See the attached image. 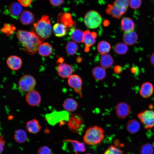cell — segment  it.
Returning a JSON list of instances; mask_svg holds the SVG:
<instances>
[{
    "instance_id": "cell-1",
    "label": "cell",
    "mask_w": 154,
    "mask_h": 154,
    "mask_svg": "<svg viewBox=\"0 0 154 154\" xmlns=\"http://www.w3.org/2000/svg\"><path fill=\"white\" fill-rule=\"evenodd\" d=\"M16 36L25 47L26 51L30 55L35 54L40 45L43 43V38L34 32L19 30Z\"/></svg>"
},
{
    "instance_id": "cell-2",
    "label": "cell",
    "mask_w": 154,
    "mask_h": 154,
    "mask_svg": "<svg viewBox=\"0 0 154 154\" xmlns=\"http://www.w3.org/2000/svg\"><path fill=\"white\" fill-rule=\"evenodd\" d=\"M103 129L97 125L88 127L85 131L83 137L84 143L88 145H94L100 143L105 137Z\"/></svg>"
},
{
    "instance_id": "cell-3",
    "label": "cell",
    "mask_w": 154,
    "mask_h": 154,
    "mask_svg": "<svg viewBox=\"0 0 154 154\" xmlns=\"http://www.w3.org/2000/svg\"><path fill=\"white\" fill-rule=\"evenodd\" d=\"M34 28L37 34L42 38L47 39L52 34V26L49 17L43 15L41 18L34 23Z\"/></svg>"
},
{
    "instance_id": "cell-4",
    "label": "cell",
    "mask_w": 154,
    "mask_h": 154,
    "mask_svg": "<svg viewBox=\"0 0 154 154\" xmlns=\"http://www.w3.org/2000/svg\"><path fill=\"white\" fill-rule=\"evenodd\" d=\"M84 21V24L87 27L94 29L98 28L101 25L102 19L100 14L97 11L91 10L86 13Z\"/></svg>"
},
{
    "instance_id": "cell-5",
    "label": "cell",
    "mask_w": 154,
    "mask_h": 154,
    "mask_svg": "<svg viewBox=\"0 0 154 154\" xmlns=\"http://www.w3.org/2000/svg\"><path fill=\"white\" fill-rule=\"evenodd\" d=\"M67 121L68 127L71 131L76 133H80L82 131L84 127V121L81 115L71 114Z\"/></svg>"
},
{
    "instance_id": "cell-6",
    "label": "cell",
    "mask_w": 154,
    "mask_h": 154,
    "mask_svg": "<svg viewBox=\"0 0 154 154\" xmlns=\"http://www.w3.org/2000/svg\"><path fill=\"white\" fill-rule=\"evenodd\" d=\"M138 118L147 129H150L154 126V110H146L139 113Z\"/></svg>"
},
{
    "instance_id": "cell-7",
    "label": "cell",
    "mask_w": 154,
    "mask_h": 154,
    "mask_svg": "<svg viewBox=\"0 0 154 154\" xmlns=\"http://www.w3.org/2000/svg\"><path fill=\"white\" fill-rule=\"evenodd\" d=\"M36 84L35 78L32 76L28 74L22 76L18 82L19 86L21 90L26 92L33 90Z\"/></svg>"
},
{
    "instance_id": "cell-8",
    "label": "cell",
    "mask_w": 154,
    "mask_h": 154,
    "mask_svg": "<svg viewBox=\"0 0 154 154\" xmlns=\"http://www.w3.org/2000/svg\"><path fill=\"white\" fill-rule=\"evenodd\" d=\"M131 110L130 106L125 102H121L116 105L115 112L117 116L119 118L124 119L129 114Z\"/></svg>"
},
{
    "instance_id": "cell-9",
    "label": "cell",
    "mask_w": 154,
    "mask_h": 154,
    "mask_svg": "<svg viewBox=\"0 0 154 154\" xmlns=\"http://www.w3.org/2000/svg\"><path fill=\"white\" fill-rule=\"evenodd\" d=\"M67 82L69 86L73 89L75 92L77 93L81 92L82 82L81 78L79 76L72 74L68 78Z\"/></svg>"
},
{
    "instance_id": "cell-10",
    "label": "cell",
    "mask_w": 154,
    "mask_h": 154,
    "mask_svg": "<svg viewBox=\"0 0 154 154\" xmlns=\"http://www.w3.org/2000/svg\"><path fill=\"white\" fill-rule=\"evenodd\" d=\"M25 100L30 106H35L40 104L41 101V97L38 91L33 90L26 94Z\"/></svg>"
},
{
    "instance_id": "cell-11",
    "label": "cell",
    "mask_w": 154,
    "mask_h": 154,
    "mask_svg": "<svg viewBox=\"0 0 154 154\" xmlns=\"http://www.w3.org/2000/svg\"><path fill=\"white\" fill-rule=\"evenodd\" d=\"M97 36L96 33L94 32H91L87 30L84 32L83 42L85 44L84 50L86 52L89 51L90 47L95 43Z\"/></svg>"
},
{
    "instance_id": "cell-12",
    "label": "cell",
    "mask_w": 154,
    "mask_h": 154,
    "mask_svg": "<svg viewBox=\"0 0 154 154\" xmlns=\"http://www.w3.org/2000/svg\"><path fill=\"white\" fill-rule=\"evenodd\" d=\"M56 70L58 75L62 78H68L73 72L72 67L65 63L59 64L56 67Z\"/></svg>"
},
{
    "instance_id": "cell-13",
    "label": "cell",
    "mask_w": 154,
    "mask_h": 154,
    "mask_svg": "<svg viewBox=\"0 0 154 154\" xmlns=\"http://www.w3.org/2000/svg\"><path fill=\"white\" fill-rule=\"evenodd\" d=\"M154 90L153 84L150 82H146L141 85L139 93L142 97L147 98L150 97L153 95Z\"/></svg>"
},
{
    "instance_id": "cell-14",
    "label": "cell",
    "mask_w": 154,
    "mask_h": 154,
    "mask_svg": "<svg viewBox=\"0 0 154 154\" xmlns=\"http://www.w3.org/2000/svg\"><path fill=\"white\" fill-rule=\"evenodd\" d=\"M7 64L11 69L17 70L20 68L22 64V60L19 57L15 55L9 56L7 59Z\"/></svg>"
},
{
    "instance_id": "cell-15",
    "label": "cell",
    "mask_w": 154,
    "mask_h": 154,
    "mask_svg": "<svg viewBox=\"0 0 154 154\" xmlns=\"http://www.w3.org/2000/svg\"><path fill=\"white\" fill-rule=\"evenodd\" d=\"M8 11L9 15L12 17L17 19L21 14L22 8L21 5L19 3L14 2L9 5Z\"/></svg>"
},
{
    "instance_id": "cell-16",
    "label": "cell",
    "mask_w": 154,
    "mask_h": 154,
    "mask_svg": "<svg viewBox=\"0 0 154 154\" xmlns=\"http://www.w3.org/2000/svg\"><path fill=\"white\" fill-rule=\"evenodd\" d=\"M106 12L108 15L117 19H120L124 13L113 4H108Z\"/></svg>"
},
{
    "instance_id": "cell-17",
    "label": "cell",
    "mask_w": 154,
    "mask_h": 154,
    "mask_svg": "<svg viewBox=\"0 0 154 154\" xmlns=\"http://www.w3.org/2000/svg\"><path fill=\"white\" fill-rule=\"evenodd\" d=\"M138 38L137 33L134 31L125 32L123 37L125 43L129 45L135 44L137 42Z\"/></svg>"
},
{
    "instance_id": "cell-18",
    "label": "cell",
    "mask_w": 154,
    "mask_h": 154,
    "mask_svg": "<svg viewBox=\"0 0 154 154\" xmlns=\"http://www.w3.org/2000/svg\"><path fill=\"white\" fill-rule=\"evenodd\" d=\"M62 106L66 111L72 112L77 109L78 104L74 99L70 98H67L64 100L62 104Z\"/></svg>"
},
{
    "instance_id": "cell-19",
    "label": "cell",
    "mask_w": 154,
    "mask_h": 154,
    "mask_svg": "<svg viewBox=\"0 0 154 154\" xmlns=\"http://www.w3.org/2000/svg\"><path fill=\"white\" fill-rule=\"evenodd\" d=\"M63 112H54L47 114L46 116V119L50 125H55L58 122L63 120L62 116L63 115Z\"/></svg>"
},
{
    "instance_id": "cell-20",
    "label": "cell",
    "mask_w": 154,
    "mask_h": 154,
    "mask_svg": "<svg viewBox=\"0 0 154 154\" xmlns=\"http://www.w3.org/2000/svg\"><path fill=\"white\" fill-rule=\"evenodd\" d=\"M27 130L33 134H36L41 129V126L37 119H33L27 121L26 124Z\"/></svg>"
},
{
    "instance_id": "cell-21",
    "label": "cell",
    "mask_w": 154,
    "mask_h": 154,
    "mask_svg": "<svg viewBox=\"0 0 154 154\" xmlns=\"http://www.w3.org/2000/svg\"><path fill=\"white\" fill-rule=\"evenodd\" d=\"M121 26L122 30L125 32L133 31L135 24L133 20L129 17H125L121 19Z\"/></svg>"
},
{
    "instance_id": "cell-22",
    "label": "cell",
    "mask_w": 154,
    "mask_h": 154,
    "mask_svg": "<svg viewBox=\"0 0 154 154\" xmlns=\"http://www.w3.org/2000/svg\"><path fill=\"white\" fill-rule=\"evenodd\" d=\"M21 22L23 25H28L33 23L34 21V14L31 11H24L20 17Z\"/></svg>"
},
{
    "instance_id": "cell-23",
    "label": "cell",
    "mask_w": 154,
    "mask_h": 154,
    "mask_svg": "<svg viewBox=\"0 0 154 154\" xmlns=\"http://www.w3.org/2000/svg\"><path fill=\"white\" fill-rule=\"evenodd\" d=\"M58 23L64 24L67 28L70 27L74 24V22L72 21L71 15L69 13H61L58 17Z\"/></svg>"
},
{
    "instance_id": "cell-24",
    "label": "cell",
    "mask_w": 154,
    "mask_h": 154,
    "mask_svg": "<svg viewBox=\"0 0 154 154\" xmlns=\"http://www.w3.org/2000/svg\"><path fill=\"white\" fill-rule=\"evenodd\" d=\"M53 31L55 35L57 37H61L65 36L67 33V27L63 24L58 23L54 25Z\"/></svg>"
},
{
    "instance_id": "cell-25",
    "label": "cell",
    "mask_w": 154,
    "mask_h": 154,
    "mask_svg": "<svg viewBox=\"0 0 154 154\" xmlns=\"http://www.w3.org/2000/svg\"><path fill=\"white\" fill-rule=\"evenodd\" d=\"M100 63L102 67L107 68L110 67L113 64L114 60L109 54H102L100 59Z\"/></svg>"
},
{
    "instance_id": "cell-26",
    "label": "cell",
    "mask_w": 154,
    "mask_h": 154,
    "mask_svg": "<svg viewBox=\"0 0 154 154\" xmlns=\"http://www.w3.org/2000/svg\"><path fill=\"white\" fill-rule=\"evenodd\" d=\"M140 125L139 122L135 119L129 120L127 122L126 128L127 131L132 134L135 133L139 130Z\"/></svg>"
},
{
    "instance_id": "cell-27",
    "label": "cell",
    "mask_w": 154,
    "mask_h": 154,
    "mask_svg": "<svg viewBox=\"0 0 154 154\" xmlns=\"http://www.w3.org/2000/svg\"><path fill=\"white\" fill-rule=\"evenodd\" d=\"M92 75L96 80L100 81L104 79L106 76V72L104 68L102 66H97L93 69Z\"/></svg>"
},
{
    "instance_id": "cell-28",
    "label": "cell",
    "mask_w": 154,
    "mask_h": 154,
    "mask_svg": "<svg viewBox=\"0 0 154 154\" xmlns=\"http://www.w3.org/2000/svg\"><path fill=\"white\" fill-rule=\"evenodd\" d=\"M52 46L48 43L45 42L41 44L38 50L39 54L44 56H47L50 54L52 51Z\"/></svg>"
},
{
    "instance_id": "cell-29",
    "label": "cell",
    "mask_w": 154,
    "mask_h": 154,
    "mask_svg": "<svg viewBox=\"0 0 154 154\" xmlns=\"http://www.w3.org/2000/svg\"><path fill=\"white\" fill-rule=\"evenodd\" d=\"M70 35L72 39L74 42L78 43L83 42L84 32L80 29H73L70 32Z\"/></svg>"
},
{
    "instance_id": "cell-30",
    "label": "cell",
    "mask_w": 154,
    "mask_h": 154,
    "mask_svg": "<svg viewBox=\"0 0 154 154\" xmlns=\"http://www.w3.org/2000/svg\"><path fill=\"white\" fill-rule=\"evenodd\" d=\"M14 138L17 142L23 143L27 140V135L25 131L22 129H19L15 131Z\"/></svg>"
},
{
    "instance_id": "cell-31",
    "label": "cell",
    "mask_w": 154,
    "mask_h": 154,
    "mask_svg": "<svg viewBox=\"0 0 154 154\" xmlns=\"http://www.w3.org/2000/svg\"><path fill=\"white\" fill-rule=\"evenodd\" d=\"M99 52L101 54H107L111 49L110 44L105 41H102L99 42L97 46Z\"/></svg>"
},
{
    "instance_id": "cell-32",
    "label": "cell",
    "mask_w": 154,
    "mask_h": 154,
    "mask_svg": "<svg viewBox=\"0 0 154 154\" xmlns=\"http://www.w3.org/2000/svg\"><path fill=\"white\" fill-rule=\"evenodd\" d=\"M113 4L120 9L125 13L129 5V0H115Z\"/></svg>"
},
{
    "instance_id": "cell-33",
    "label": "cell",
    "mask_w": 154,
    "mask_h": 154,
    "mask_svg": "<svg viewBox=\"0 0 154 154\" xmlns=\"http://www.w3.org/2000/svg\"><path fill=\"white\" fill-rule=\"evenodd\" d=\"M128 50V47L126 44L123 43H118L114 47L115 52L118 54H125L127 53Z\"/></svg>"
},
{
    "instance_id": "cell-34",
    "label": "cell",
    "mask_w": 154,
    "mask_h": 154,
    "mask_svg": "<svg viewBox=\"0 0 154 154\" xmlns=\"http://www.w3.org/2000/svg\"><path fill=\"white\" fill-rule=\"evenodd\" d=\"M78 47L77 44L74 42L70 41L68 42L66 46L67 53L69 55L74 54L77 51Z\"/></svg>"
},
{
    "instance_id": "cell-35",
    "label": "cell",
    "mask_w": 154,
    "mask_h": 154,
    "mask_svg": "<svg viewBox=\"0 0 154 154\" xmlns=\"http://www.w3.org/2000/svg\"><path fill=\"white\" fill-rule=\"evenodd\" d=\"M154 150L152 145L149 143L142 145L140 148L141 154H153Z\"/></svg>"
},
{
    "instance_id": "cell-36",
    "label": "cell",
    "mask_w": 154,
    "mask_h": 154,
    "mask_svg": "<svg viewBox=\"0 0 154 154\" xmlns=\"http://www.w3.org/2000/svg\"><path fill=\"white\" fill-rule=\"evenodd\" d=\"M104 154H123V152L114 146L110 145L105 151Z\"/></svg>"
},
{
    "instance_id": "cell-37",
    "label": "cell",
    "mask_w": 154,
    "mask_h": 154,
    "mask_svg": "<svg viewBox=\"0 0 154 154\" xmlns=\"http://www.w3.org/2000/svg\"><path fill=\"white\" fill-rule=\"evenodd\" d=\"M141 4V0H129V5L130 7L134 9L139 8Z\"/></svg>"
},
{
    "instance_id": "cell-38",
    "label": "cell",
    "mask_w": 154,
    "mask_h": 154,
    "mask_svg": "<svg viewBox=\"0 0 154 154\" xmlns=\"http://www.w3.org/2000/svg\"><path fill=\"white\" fill-rule=\"evenodd\" d=\"M51 151L50 148L46 146H43L38 149V154H51Z\"/></svg>"
},
{
    "instance_id": "cell-39",
    "label": "cell",
    "mask_w": 154,
    "mask_h": 154,
    "mask_svg": "<svg viewBox=\"0 0 154 154\" xmlns=\"http://www.w3.org/2000/svg\"><path fill=\"white\" fill-rule=\"evenodd\" d=\"M74 143V148L77 151H82L85 150L84 145L82 143L75 142Z\"/></svg>"
},
{
    "instance_id": "cell-40",
    "label": "cell",
    "mask_w": 154,
    "mask_h": 154,
    "mask_svg": "<svg viewBox=\"0 0 154 154\" xmlns=\"http://www.w3.org/2000/svg\"><path fill=\"white\" fill-rule=\"evenodd\" d=\"M64 0H50L51 4L54 6L58 7L61 5Z\"/></svg>"
},
{
    "instance_id": "cell-41",
    "label": "cell",
    "mask_w": 154,
    "mask_h": 154,
    "mask_svg": "<svg viewBox=\"0 0 154 154\" xmlns=\"http://www.w3.org/2000/svg\"><path fill=\"white\" fill-rule=\"evenodd\" d=\"M21 5L25 7L29 6L31 3V0H17Z\"/></svg>"
},
{
    "instance_id": "cell-42",
    "label": "cell",
    "mask_w": 154,
    "mask_h": 154,
    "mask_svg": "<svg viewBox=\"0 0 154 154\" xmlns=\"http://www.w3.org/2000/svg\"><path fill=\"white\" fill-rule=\"evenodd\" d=\"M5 144V141L4 139L3 135H2L1 136L0 139V154H1V153L3 151Z\"/></svg>"
},
{
    "instance_id": "cell-43",
    "label": "cell",
    "mask_w": 154,
    "mask_h": 154,
    "mask_svg": "<svg viewBox=\"0 0 154 154\" xmlns=\"http://www.w3.org/2000/svg\"><path fill=\"white\" fill-rule=\"evenodd\" d=\"M114 71L116 73H119L121 72L122 70L121 67L119 65L116 66L114 68Z\"/></svg>"
},
{
    "instance_id": "cell-44",
    "label": "cell",
    "mask_w": 154,
    "mask_h": 154,
    "mask_svg": "<svg viewBox=\"0 0 154 154\" xmlns=\"http://www.w3.org/2000/svg\"><path fill=\"white\" fill-rule=\"evenodd\" d=\"M138 68L136 66H133L131 68V72L133 74L136 73L138 71Z\"/></svg>"
},
{
    "instance_id": "cell-45",
    "label": "cell",
    "mask_w": 154,
    "mask_h": 154,
    "mask_svg": "<svg viewBox=\"0 0 154 154\" xmlns=\"http://www.w3.org/2000/svg\"><path fill=\"white\" fill-rule=\"evenodd\" d=\"M150 59L151 64L154 66V53L151 55Z\"/></svg>"
},
{
    "instance_id": "cell-46",
    "label": "cell",
    "mask_w": 154,
    "mask_h": 154,
    "mask_svg": "<svg viewBox=\"0 0 154 154\" xmlns=\"http://www.w3.org/2000/svg\"><path fill=\"white\" fill-rule=\"evenodd\" d=\"M63 61H64V59H63V58H59L58 59V60L57 61L58 62L60 63H62V62H63Z\"/></svg>"
},
{
    "instance_id": "cell-47",
    "label": "cell",
    "mask_w": 154,
    "mask_h": 154,
    "mask_svg": "<svg viewBox=\"0 0 154 154\" xmlns=\"http://www.w3.org/2000/svg\"><path fill=\"white\" fill-rule=\"evenodd\" d=\"M92 154L90 153H86V154Z\"/></svg>"
}]
</instances>
